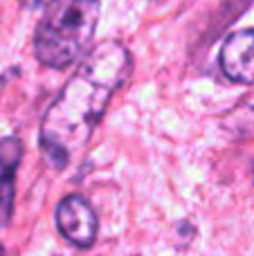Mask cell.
Segmentation results:
<instances>
[{"label": "cell", "instance_id": "cell-1", "mask_svg": "<svg viewBox=\"0 0 254 256\" xmlns=\"http://www.w3.org/2000/svg\"><path fill=\"white\" fill-rule=\"evenodd\" d=\"M130 74V54L117 40H104L86 54L40 124V146L56 168L86 148L112 94Z\"/></svg>", "mask_w": 254, "mask_h": 256}, {"label": "cell", "instance_id": "cell-2", "mask_svg": "<svg viewBox=\"0 0 254 256\" xmlns=\"http://www.w3.org/2000/svg\"><path fill=\"white\" fill-rule=\"evenodd\" d=\"M102 0H50L36 25L34 52L43 66L68 68L90 50Z\"/></svg>", "mask_w": 254, "mask_h": 256}, {"label": "cell", "instance_id": "cell-3", "mask_svg": "<svg viewBox=\"0 0 254 256\" xmlns=\"http://www.w3.org/2000/svg\"><path fill=\"white\" fill-rule=\"evenodd\" d=\"M56 227L76 248H90L97 236V216L81 196H68L56 207Z\"/></svg>", "mask_w": 254, "mask_h": 256}, {"label": "cell", "instance_id": "cell-4", "mask_svg": "<svg viewBox=\"0 0 254 256\" xmlns=\"http://www.w3.org/2000/svg\"><path fill=\"white\" fill-rule=\"evenodd\" d=\"M220 68L234 84H254V27L234 32L225 38Z\"/></svg>", "mask_w": 254, "mask_h": 256}, {"label": "cell", "instance_id": "cell-5", "mask_svg": "<svg viewBox=\"0 0 254 256\" xmlns=\"http://www.w3.org/2000/svg\"><path fill=\"white\" fill-rule=\"evenodd\" d=\"M22 158V144L16 137L0 140V227L7 225L12 216L14 202V182H16V168ZM2 243H0V256H2Z\"/></svg>", "mask_w": 254, "mask_h": 256}, {"label": "cell", "instance_id": "cell-6", "mask_svg": "<svg viewBox=\"0 0 254 256\" xmlns=\"http://www.w3.org/2000/svg\"><path fill=\"white\" fill-rule=\"evenodd\" d=\"M22 2H25L27 7H38V4H40V0H22Z\"/></svg>", "mask_w": 254, "mask_h": 256}]
</instances>
